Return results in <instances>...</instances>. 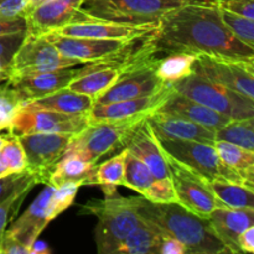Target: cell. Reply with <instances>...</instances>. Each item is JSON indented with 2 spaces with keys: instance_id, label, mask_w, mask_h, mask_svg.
Returning <instances> with one entry per match:
<instances>
[{
  "instance_id": "d4e9b609",
  "label": "cell",
  "mask_w": 254,
  "mask_h": 254,
  "mask_svg": "<svg viewBox=\"0 0 254 254\" xmlns=\"http://www.w3.org/2000/svg\"><path fill=\"white\" fill-rule=\"evenodd\" d=\"M158 111L195 122L213 131L231 121L227 116H223L213 109L192 101L184 94L178 93L174 91V88L165 102L159 107Z\"/></svg>"
},
{
  "instance_id": "f546056e",
  "label": "cell",
  "mask_w": 254,
  "mask_h": 254,
  "mask_svg": "<svg viewBox=\"0 0 254 254\" xmlns=\"http://www.w3.org/2000/svg\"><path fill=\"white\" fill-rule=\"evenodd\" d=\"M197 55L190 52H169L166 56L156 59V74L168 86L192 73Z\"/></svg>"
},
{
  "instance_id": "ba28073f",
  "label": "cell",
  "mask_w": 254,
  "mask_h": 254,
  "mask_svg": "<svg viewBox=\"0 0 254 254\" xmlns=\"http://www.w3.org/2000/svg\"><path fill=\"white\" fill-rule=\"evenodd\" d=\"M192 72L254 101V60L197 55Z\"/></svg>"
},
{
  "instance_id": "681fc988",
  "label": "cell",
  "mask_w": 254,
  "mask_h": 254,
  "mask_svg": "<svg viewBox=\"0 0 254 254\" xmlns=\"http://www.w3.org/2000/svg\"><path fill=\"white\" fill-rule=\"evenodd\" d=\"M6 139H7V135H1V134H0V148L4 145L5 141H6Z\"/></svg>"
},
{
  "instance_id": "83f0119b",
  "label": "cell",
  "mask_w": 254,
  "mask_h": 254,
  "mask_svg": "<svg viewBox=\"0 0 254 254\" xmlns=\"http://www.w3.org/2000/svg\"><path fill=\"white\" fill-rule=\"evenodd\" d=\"M96 168L97 163H92L77 156H64L50 174L47 184L54 188L71 183L93 185Z\"/></svg>"
},
{
  "instance_id": "7c38bea8",
  "label": "cell",
  "mask_w": 254,
  "mask_h": 254,
  "mask_svg": "<svg viewBox=\"0 0 254 254\" xmlns=\"http://www.w3.org/2000/svg\"><path fill=\"white\" fill-rule=\"evenodd\" d=\"M71 134L34 133L17 136L25 151L26 170L39 184H47L50 174L56 164L64 158V151L72 139Z\"/></svg>"
},
{
  "instance_id": "e0dca14e",
  "label": "cell",
  "mask_w": 254,
  "mask_h": 254,
  "mask_svg": "<svg viewBox=\"0 0 254 254\" xmlns=\"http://www.w3.org/2000/svg\"><path fill=\"white\" fill-rule=\"evenodd\" d=\"M84 0H47L26 14L27 32L44 35L73 22Z\"/></svg>"
},
{
  "instance_id": "ab89813d",
  "label": "cell",
  "mask_w": 254,
  "mask_h": 254,
  "mask_svg": "<svg viewBox=\"0 0 254 254\" xmlns=\"http://www.w3.org/2000/svg\"><path fill=\"white\" fill-rule=\"evenodd\" d=\"M26 32L27 31L0 37V57H12L15 51L24 41Z\"/></svg>"
},
{
  "instance_id": "4fadbf2b",
  "label": "cell",
  "mask_w": 254,
  "mask_h": 254,
  "mask_svg": "<svg viewBox=\"0 0 254 254\" xmlns=\"http://www.w3.org/2000/svg\"><path fill=\"white\" fill-rule=\"evenodd\" d=\"M156 59L148 57L140 64L124 74L109 89L94 99V104H104L111 102L124 101V99L139 98L151 96L154 93L169 88L156 74Z\"/></svg>"
},
{
  "instance_id": "7dc6e473",
  "label": "cell",
  "mask_w": 254,
  "mask_h": 254,
  "mask_svg": "<svg viewBox=\"0 0 254 254\" xmlns=\"http://www.w3.org/2000/svg\"><path fill=\"white\" fill-rule=\"evenodd\" d=\"M9 124H10V119L0 113V131L4 130V129H7Z\"/></svg>"
},
{
  "instance_id": "d6986e66",
  "label": "cell",
  "mask_w": 254,
  "mask_h": 254,
  "mask_svg": "<svg viewBox=\"0 0 254 254\" xmlns=\"http://www.w3.org/2000/svg\"><path fill=\"white\" fill-rule=\"evenodd\" d=\"M124 186L153 202H178L173 185L159 181L148 166L128 151Z\"/></svg>"
},
{
  "instance_id": "ffe728a7",
  "label": "cell",
  "mask_w": 254,
  "mask_h": 254,
  "mask_svg": "<svg viewBox=\"0 0 254 254\" xmlns=\"http://www.w3.org/2000/svg\"><path fill=\"white\" fill-rule=\"evenodd\" d=\"M173 87L163 89L151 96L139 97V98L124 99V101L111 102L104 104H94L87 114L89 123L103 121H117V119L129 118L138 114H150L158 111L159 107L165 102Z\"/></svg>"
},
{
  "instance_id": "44dd1931",
  "label": "cell",
  "mask_w": 254,
  "mask_h": 254,
  "mask_svg": "<svg viewBox=\"0 0 254 254\" xmlns=\"http://www.w3.org/2000/svg\"><path fill=\"white\" fill-rule=\"evenodd\" d=\"M146 121L158 138L200 141L211 145L216 141L215 131L181 117L155 111L149 114Z\"/></svg>"
},
{
  "instance_id": "c3c4849f",
  "label": "cell",
  "mask_w": 254,
  "mask_h": 254,
  "mask_svg": "<svg viewBox=\"0 0 254 254\" xmlns=\"http://www.w3.org/2000/svg\"><path fill=\"white\" fill-rule=\"evenodd\" d=\"M45 1H47V0H29V10H27V12L31 9H34V7H36L37 5L42 4V2Z\"/></svg>"
},
{
  "instance_id": "e575fe53",
  "label": "cell",
  "mask_w": 254,
  "mask_h": 254,
  "mask_svg": "<svg viewBox=\"0 0 254 254\" xmlns=\"http://www.w3.org/2000/svg\"><path fill=\"white\" fill-rule=\"evenodd\" d=\"M24 107V99L9 81L0 82V113L11 121Z\"/></svg>"
},
{
  "instance_id": "bcb514c9",
  "label": "cell",
  "mask_w": 254,
  "mask_h": 254,
  "mask_svg": "<svg viewBox=\"0 0 254 254\" xmlns=\"http://www.w3.org/2000/svg\"><path fill=\"white\" fill-rule=\"evenodd\" d=\"M10 174H12V171L11 168H10L9 160H7L6 155H5L4 151L0 148V178L10 175Z\"/></svg>"
},
{
  "instance_id": "9c48e42d",
  "label": "cell",
  "mask_w": 254,
  "mask_h": 254,
  "mask_svg": "<svg viewBox=\"0 0 254 254\" xmlns=\"http://www.w3.org/2000/svg\"><path fill=\"white\" fill-rule=\"evenodd\" d=\"M89 124L87 114H67L47 109H20L10 121L9 135L21 136L26 134H71L76 135Z\"/></svg>"
},
{
  "instance_id": "836d02e7",
  "label": "cell",
  "mask_w": 254,
  "mask_h": 254,
  "mask_svg": "<svg viewBox=\"0 0 254 254\" xmlns=\"http://www.w3.org/2000/svg\"><path fill=\"white\" fill-rule=\"evenodd\" d=\"M218 7V6H217ZM220 16L225 26L237 37L240 41L245 42L250 47L254 49V20L241 16L235 12L220 9Z\"/></svg>"
},
{
  "instance_id": "7bdbcfd3",
  "label": "cell",
  "mask_w": 254,
  "mask_h": 254,
  "mask_svg": "<svg viewBox=\"0 0 254 254\" xmlns=\"http://www.w3.org/2000/svg\"><path fill=\"white\" fill-rule=\"evenodd\" d=\"M0 254H29V248L19 241L4 235L0 246Z\"/></svg>"
},
{
  "instance_id": "7a4b0ae2",
  "label": "cell",
  "mask_w": 254,
  "mask_h": 254,
  "mask_svg": "<svg viewBox=\"0 0 254 254\" xmlns=\"http://www.w3.org/2000/svg\"><path fill=\"white\" fill-rule=\"evenodd\" d=\"M141 220L163 235L180 241L188 254L230 253L216 236L207 218L200 217L178 202H153L143 196H133Z\"/></svg>"
},
{
  "instance_id": "8992f818",
  "label": "cell",
  "mask_w": 254,
  "mask_h": 254,
  "mask_svg": "<svg viewBox=\"0 0 254 254\" xmlns=\"http://www.w3.org/2000/svg\"><path fill=\"white\" fill-rule=\"evenodd\" d=\"M197 0H84L89 16L127 24H158L164 14Z\"/></svg>"
},
{
  "instance_id": "484cf974",
  "label": "cell",
  "mask_w": 254,
  "mask_h": 254,
  "mask_svg": "<svg viewBox=\"0 0 254 254\" xmlns=\"http://www.w3.org/2000/svg\"><path fill=\"white\" fill-rule=\"evenodd\" d=\"M93 106V97L74 92L68 87H64L54 93L26 102L24 104L26 108L47 109V111L61 112V113L67 114H88Z\"/></svg>"
},
{
  "instance_id": "d590c367",
  "label": "cell",
  "mask_w": 254,
  "mask_h": 254,
  "mask_svg": "<svg viewBox=\"0 0 254 254\" xmlns=\"http://www.w3.org/2000/svg\"><path fill=\"white\" fill-rule=\"evenodd\" d=\"M1 150L6 155L9 160L10 168L12 174L21 173L26 169V158H25V151L22 149L21 144L17 136H12L7 134V139L4 145L1 146Z\"/></svg>"
},
{
  "instance_id": "ee69618b",
  "label": "cell",
  "mask_w": 254,
  "mask_h": 254,
  "mask_svg": "<svg viewBox=\"0 0 254 254\" xmlns=\"http://www.w3.org/2000/svg\"><path fill=\"white\" fill-rule=\"evenodd\" d=\"M238 247L241 253H254V226H250L238 237Z\"/></svg>"
},
{
  "instance_id": "d6a6232c",
  "label": "cell",
  "mask_w": 254,
  "mask_h": 254,
  "mask_svg": "<svg viewBox=\"0 0 254 254\" xmlns=\"http://www.w3.org/2000/svg\"><path fill=\"white\" fill-rule=\"evenodd\" d=\"M36 184H39L36 178L30 179L26 183L22 184L15 192H12L4 202L0 203V246H1L5 231L9 227L10 223L15 220L22 202Z\"/></svg>"
},
{
  "instance_id": "8fae6325",
  "label": "cell",
  "mask_w": 254,
  "mask_h": 254,
  "mask_svg": "<svg viewBox=\"0 0 254 254\" xmlns=\"http://www.w3.org/2000/svg\"><path fill=\"white\" fill-rule=\"evenodd\" d=\"M42 36L49 40L64 56L78 60L83 64L92 62L108 61L126 56L134 51V44L138 41H121V40L89 39V37H72L47 32Z\"/></svg>"
},
{
  "instance_id": "277c9868",
  "label": "cell",
  "mask_w": 254,
  "mask_h": 254,
  "mask_svg": "<svg viewBox=\"0 0 254 254\" xmlns=\"http://www.w3.org/2000/svg\"><path fill=\"white\" fill-rule=\"evenodd\" d=\"M148 116L138 114L117 121L89 123L83 130L72 136L64 156H77L97 163L103 156L123 149L133 131Z\"/></svg>"
},
{
  "instance_id": "4dcf8cb0",
  "label": "cell",
  "mask_w": 254,
  "mask_h": 254,
  "mask_svg": "<svg viewBox=\"0 0 254 254\" xmlns=\"http://www.w3.org/2000/svg\"><path fill=\"white\" fill-rule=\"evenodd\" d=\"M161 235L156 228L143 221L127 236L116 254H159Z\"/></svg>"
},
{
  "instance_id": "b9f144b4",
  "label": "cell",
  "mask_w": 254,
  "mask_h": 254,
  "mask_svg": "<svg viewBox=\"0 0 254 254\" xmlns=\"http://www.w3.org/2000/svg\"><path fill=\"white\" fill-rule=\"evenodd\" d=\"M159 254H188V251L185 246L176 238L161 235L159 242Z\"/></svg>"
},
{
  "instance_id": "603a6c76",
  "label": "cell",
  "mask_w": 254,
  "mask_h": 254,
  "mask_svg": "<svg viewBox=\"0 0 254 254\" xmlns=\"http://www.w3.org/2000/svg\"><path fill=\"white\" fill-rule=\"evenodd\" d=\"M79 71L81 68L77 69L73 67L60 68L49 72H41V73L15 77L7 81L17 89L25 104L26 102L41 98L67 87L72 79L76 78Z\"/></svg>"
},
{
  "instance_id": "6da1fadb",
  "label": "cell",
  "mask_w": 254,
  "mask_h": 254,
  "mask_svg": "<svg viewBox=\"0 0 254 254\" xmlns=\"http://www.w3.org/2000/svg\"><path fill=\"white\" fill-rule=\"evenodd\" d=\"M150 41L155 52L254 60V49L240 41L225 26L212 0L191 1L164 14Z\"/></svg>"
},
{
  "instance_id": "cb8c5ba5",
  "label": "cell",
  "mask_w": 254,
  "mask_h": 254,
  "mask_svg": "<svg viewBox=\"0 0 254 254\" xmlns=\"http://www.w3.org/2000/svg\"><path fill=\"white\" fill-rule=\"evenodd\" d=\"M208 222L216 236L230 253H241L238 237L250 226H254V208H215Z\"/></svg>"
},
{
  "instance_id": "ac0fdd59",
  "label": "cell",
  "mask_w": 254,
  "mask_h": 254,
  "mask_svg": "<svg viewBox=\"0 0 254 254\" xmlns=\"http://www.w3.org/2000/svg\"><path fill=\"white\" fill-rule=\"evenodd\" d=\"M124 148L143 161L159 181L171 185L168 159L146 119L133 131Z\"/></svg>"
},
{
  "instance_id": "1f68e13d",
  "label": "cell",
  "mask_w": 254,
  "mask_h": 254,
  "mask_svg": "<svg viewBox=\"0 0 254 254\" xmlns=\"http://www.w3.org/2000/svg\"><path fill=\"white\" fill-rule=\"evenodd\" d=\"M215 140L227 141L254 151V118L231 119L215 130Z\"/></svg>"
},
{
  "instance_id": "9a60e30c",
  "label": "cell",
  "mask_w": 254,
  "mask_h": 254,
  "mask_svg": "<svg viewBox=\"0 0 254 254\" xmlns=\"http://www.w3.org/2000/svg\"><path fill=\"white\" fill-rule=\"evenodd\" d=\"M166 159L170 169L171 185L178 203L200 217L208 218L210 213L217 208L213 196L201 184L195 173L176 163L168 155Z\"/></svg>"
},
{
  "instance_id": "f1b7e54d",
  "label": "cell",
  "mask_w": 254,
  "mask_h": 254,
  "mask_svg": "<svg viewBox=\"0 0 254 254\" xmlns=\"http://www.w3.org/2000/svg\"><path fill=\"white\" fill-rule=\"evenodd\" d=\"M128 151V149L123 148L121 153L113 155L104 163L97 165L93 185L99 186L104 195H106V197L116 196L117 188L124 186L126 160Z\"/></svg>"
},
{
  "instance_id": "52a82bcc",
  "label": "cell",
  "mask_w": 254,
  "mask_h": 254,
  "mask_svg": "<svg viewBox=\"0 0 254 254\" xmlns=\"http://www.w3.org/2000/svg\"><path fill=\"white\" fill-rule=\"evenodd\" d=\"M79 64H83L78 60L64 56L42 35H32L26 32L22 44L12 55L7 79L54 69L71 68Z\"/></svg>"
},
{
  "instance_id": "f35d334b",
  "label": "cell",
  "mask_w": 254,
  "mask_h": 254,
  "mask_svg": "<svg viewBox=\"0 0 254 254\" xmlns=\"http://www.w3.org/2000/svg\"><path fill=\"white\" fill-rule=\"evenodd\" d=\"M29 10V0H0V19L25 17Z\"/></svg>"
},
{
  "instance_id": "5bb4252c",
  "label": "cell",
  "mask_w": 254,
  "mask_h": 254,
  "mask_svg": "<svg viewBox=\"0 0 254 254\" xmlns=\"http://www.w3.org/2000/svg\"><path fill=\"white\" fill-rule=\"evenodd\" d=\"M164 153L190 171L208 179H221V163L215 145L192 140L158 138ZM223 180V179H222Z\"/></svg>"
},
{
  "instance_id": "60d3db41",
  "label": "cell",
  "mask_w": 254,
  "mask_h": 254,
  "mask_svg": "<svg viewBox=\"0 0 254 254\" xmlns=\"http://www.w3.org/2000/svg\"><path fill=\"white\" fill-rule=\"evenodd\" d=\"M27 31V24L25 17L17 19H0V37L7 35L19 34Z\"/></svg>"
},
{
  "instance_id": "74e56055",
  "label": "cell",
  "mask_w": 254,
  "mask_h": 254,
  "mask_svg": "<svg viewBox=\"0 0 254 254\" xmlns=\"http://www.w3.org/2000/svg\"><path fill=\"white\" fill-rule=\"evenodd\" d=\"M220 9L254 20V0H212Z\"/></svg>"
},
{
  "instance_id": "2e32d148",
  "label": "cell",
  "mask_w": 254,
  "mask_h": 254,
  "mask_svg": "<svg viewBox=\"0 0 254 254\" xmlns=\"http://www.w3.org/2000/svg\"><path fill=\"white\" fill-rule=\"evenodd\" d=\"M54 189V186L46 184L44 190L26 208V211L10 223L5 231V236L19 241L21 245L29 248L52 221L50 215V200Z\"/></svg>"
},
{
  "instance_id": "30bf717a",
  "label": "cell",
  "mask_w": 254,
  "mask_h": 254,
  "mask_svg": "<svg viewBox=\"0 0 254 254\" xmlns=\"http://www.w3.org/2000/svg\"><path fill=\"white\" fill-rule=\"evenodd\" d=\"M159 24V22H158ZM158 24H127V22L108 21L96 19L79 10L73 22L51 31L52 34L72 37H89V39L121 40V41H140L150 37L158 30Z\"/></svg>"
},
{
  "instance_id": "3957f363",
  "label": "cell",
  "mask_w": 254,
  "mask_h": 254,
  "mask_svg": "<svg viewBox=\"0 0 254 254\" xmlns=\"http://www.w3.org/2000/svg\"><path fill=\"white\" fill-rule=\"evenodd\" d=\"M81 208L97 218L94 240L99 254H116L127 236L143 223L134 206L133 196L116 195L103 200H91Z\"/></svg>"
},
{
  "instance_id": "7402d4cb",
  "label": "cell",
  "mask_w": 254,
  "mask_h": 254,
  "mask_svg": "<svg viewBox=\"0 0 254 254\" xmlns=\"http://www.w3.org/2000/svg\"><path fill=\"white\" fill-rule=\"evenodd\" d=\"M221 163V179L254 190V151L227 141H215Z\"/></svg>"
},
{
  "instance_id": "5b68a950",
  "label": "cell",
  "mask_w": 254,
  "mask_h": 254,
  "mask_svg": "<svg viewBox=\"0 0 254 254\" xmlns=\"http://www.w3.org/2000/svg\"><path fill=\"white\" fill-rule=\"evenodd\" d=\"M173 88L178 93L231 119L254 118L253 99L215 83L195 72L174 83Z\"/></svg>"
},
{
  "instance_id": "f6af8a7d",
  "label": "cell",
  "mask_w": 254,
  "mask_h": 254,
  "mask_svg": "<svg viewBox=\"0 0 254 254\" xmlns=\"http://www.w3.org/2000/svg\"><path fill=\"white\" fill-rule=\"evenodd\" d=\"M51 253V250L47 246V243L42 242V241H39L37 238L34 243L29 247V254H50Z\"/></svg>"
},
{
  "instance_id": "8d00e7d4",
  "label": "cell",
  "mask_w": 254,
  "mask_h": 254,
  "mask_svg": "<svg viewBox=\"0 0 254 254\" xmlns=\"http://www.w3.org/2000/svg\"><path fill=\"white\" fill-rule=\"evenodd\" d=\"M32 178H35V176L26 169L21 173H14L0 178V203L4 202L22 184H25Z\"/></svg>"
},
{
  "instance_id": "4316f807",
  "label": "cell",
  "mask_w": 254,
  "mask_h": 254,
  "mask_svg": "<svg viewBox=\"0 0 254 254\" xmlns=\"http://www.w3.org/2000/svg\"><path fill=\"white\" fill-rule=\"evenodd\" d=\"M196 175L213 196L217 208H254V190L252 189L222 179H208L200 174Z\"/></svg>"
}]
</instances>
